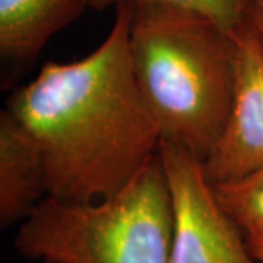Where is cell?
<instances>
[{
    "instance_id": "5b68a950",
    "label": "cell",
    "mask_w": 263,
    "mask_h": 263,
    "mask_svg": "<svg viewBox=\"0 0 263 263\" xmlns=\"http://www.w3.org/2000/svg\"><path fill=\"white\" fill-rule=\"evenodd\" d=\"M263 167V50L243 16L237 28L233 107L219 141L202 162L209 184L245 177Z\"/></svg>"
},
{
    "instance_id": "277c9868",
    "label": "cell",
    "mask_w": 263,
    "mask_h": 263,
    "mask_svg": "<svg viewBox=\"0 0 263 263\" xmlns=\"http://www.w3.org/2000/svg\"><path fill=\"white\" fill-rule=\"evenodd\" d=\"M158 154L174 211L170 263H262L218 205L202 161L170 141H161Z\"/></svg>"
},
{
    "instance_id": "30bf717a",
    "label": "cell",
    "mask_w": 263,
    "mask_h": 263,
    "mask_svg": "<svg viewBox=\"0 0 263 263\" xmlns=\"http://www.w3.org/2000/svg\"><path fill=\"white\" fill-rule=\"evenodd\" d=\"M245 18L254 29L263 50V0H246Z\"/></svg>"
},
{
    "instance_id": "7c38bea8",
    "label": "cell",
    "mask_w": 263,
    "mask_h": 263,
    "mask_svg": "<svg viewBox=\"0 0 263 263\" xmlns=\"http://www.w3.org/2000/svg\"><path fill=\"white\" fill-rule=\"evenodd\" d=\"M43 263H60V262H56V260H50V259H44Z\"/></svg>"
},
{
    "instance_id": "52a82bcc",
    "label": "cell",
    "mask_w": 263,
    "mask_h": 263,
    "mask_svg": "<svg viewBox=\"0 0 263 263\" xmlns=\"http://www.w3.org/2000/svg\"><path fill=\"white\" fill-rule=\"evenodd\" d=\"M89 8V0H0V54L15 66L31 65L48 40Z\"/></svg>"
},
{
    "instance_id": "ba28073f",
    "label": "cell",
    "mask_w": 263,
    "mask_h": 263,
    "mask_svg": "<svg viewBox=\"0 0 263 263\" xmlns=\"http://www.w3.org/2000/svg\"><path fill=\"white\" fill-rule=\"evenodd\" d=\"M211 186L218 205L240 228L249 247L263 243V167Z\"/></svg>"
},
{
    "instance_id": "8992f818",
    "label": "cell",
    "mask_w": 263,
    "mask_h": 263,
    "mask_svg": "<svg viewBox=\"0 0 263 263\" xmlns=\"http://www.w3.org/2000/svg\"><path fill=\"white\" fill-rule=\"evenodd\" d=\"M47 197L44 165L35 142L6 110L0 113V224L25 221Z\"/></svg>"
},
{
    "instance_id": "9c48e42d",
    "label": "cell",
    "mask_w": 263,
    "mask_h": 263,
    "mask_svg": "<svg viewBox=\"0 0 263 263\" xmlns=\"http://www.w3.org/2000/svg\"><path fill=\"white\" fill-rule=\"evenodd\" d=\"M246 0H89V8L105 10L117 8L120 5H130L133 8L141 6H171L177 9L195 12L203 15L218 24L221 28L235 32L245 16Z\"/></svg>"
},
{
    "instance_id": "7a4b0ae2",
    "label": "cell",
    "mask_w": 263,
    "mask_h": 263,
    "mask_svg": "<svg viewBox=\"0 0 263 263\" xmlns=\"http://www.w3.org/2000/svg\"><path fill=\"white\" fill-rule=\"evenodd\" d=\"M132 67L142 97L170 141L206 160L233 107L237 31L171 6L133 10Z\"/></svg>"
},
{
    "instance_id": "6da1fadb",
    "label": "cell",
    "mask_w": 263,
    "mask_h": 263,
    "mask_svg": "<svg viewBox=\"0 0 263 263\" xmlns=\"http://www.w3.org/2000/svg\"><path fill=\"white\" fill-rule=\"evenodd\" d=\"M101 46L70 63L47 62L16 88L6 111L35 142L47 196L97 202L117 195L158 154L161 132L132 67L135 8H116Z\"/></svg>"
},
{
    "instance_id": "8fae6325",
    "label": "cell",
    "mask_w": 263,
    "mask_h": 263,
    "mask_svg": "<svg viewBox=\"0 0 263 263\" xmlns=\"http://www.w3.org/2000/svg\"><path fill=\"white\" fill-rule=\"evenodd\" d=\"M250 250H252V253L254 254V257L259 259V260L263 263V243L250 247Z\"/></svg>"
},
{
    "instance_id": "3957f363",
    "label": "cell",
    "mask_w": 263,
    "mask_h": 263,
    "mask_svg": "<svg viewBox=\"0 0 263 263\" xmlns=\"http://www.w3.org/2000/svg\"><path fill=\"white\" fill-rule=\"evenodd\" d=\"M173 235V199L157 154L111 197H44L21 222L13 245L25 257L60 263H170Z\"/></svg>"
}]
</instances>
